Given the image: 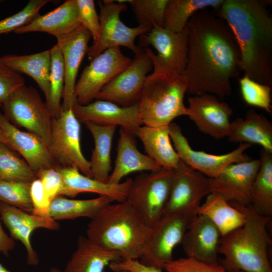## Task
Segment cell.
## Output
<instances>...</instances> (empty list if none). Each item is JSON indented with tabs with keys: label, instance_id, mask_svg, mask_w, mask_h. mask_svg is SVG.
Masks as SVG:
<instances>
[{
	"label": "cell",
	"instance_id": "1",
	"mask_svg": "<svg viewBox=\"0 0 272 272\" xmlns=\"http://www.w3.org/2000/svg\"><path fill=\"white\" fill-rule=\"evenodd\" d=\"M187 62L182 75L190 96L211 94L220 99L230 96L231 79L240 74V52L227 23L202 11L186 25Z\"/></svg>",
	"mask_w": 272,
	"mask_h": 272
},
{
	"label": "cell",
	"instance_id": "2",
	"mask_svg": "<svg viewBox=\"0 0 272 272\" xmlns=\"http://www.w3.org/2000/svg\"><path fill=\"white\" fill-rule=\"evenodd\" d=\"M258 0H224L218 10L239 47L240 69L252 79L272 85V18Z\"/></svg>",
	"mask_w": 272,
	"mask_h": 272
},
{
	"label": "cell",
	"instance_id": "3",
	"mask_svg": "<svg viewBox=\"0 0 272 272\" xmlns=\"http://www.w3.org/2000/svg\"><path fill=\"white\" fill-rule=\"evenodd\" d=\"M125 200L103 208L88 224L87 237L116 253L120 260L138 259L144 252L151 231Z\"/></svg>",
	"mask_w": 272,
	"mask_h": 272
},
{
	"label": "cell",
	"instance_id": "4",
	"mask_svg": "<svg viewBox=\"0 0 272 272\" xmlns=\"http://www.w3.org/2000/svg\"><path fill=\"white\" fill-rule=\"evenodd\" d=\"M229 202L245 215L246 221L221 237L219 253L224 258L220 264L226 271L272 272L268 255L271 240L266 228L271 218L258 214L250 205Z\"/></svg>",
	"mask_w": 272,
	"mask_h": 272
},
{
	"label": "cell",
	"instance_id": "5",
	"mask_svg": "<svg viewBox=\"0 0 272 272\" xmlns=\"http://www.w3.org/2000/svg\"><path fill=\"white\" fill-rule=\"evenodd\" d=\"M187 90L182 75L153 72L148 75L138 102L143 124L168 126L176 117L186 116L184 98Z\"/></svg>",
	"mask_w": 272,
	"mask_h": 272
},
{
	"label": "cell",
	"instance_id": "6",
	"mask_svg": "<svg viewBox=\"0 0 272 272\" xmlns=\"http://www.w3.org/2000/svg\"><path fill=\"white\" fill-rule=\"evenodd\" d=\"M176 170L161 168L142 172L132 182L126 199L150 227L163 217Z\"/></svg>",
	"mask_w": 272,
	"mask_h": 272
},
{
	"label": "cell",
	"instance_id": "7",
	"mask_svg": "<svg viewBox=\"0 0 272 272\" xmlns=\"http://www.w3.org/2000/svg\"><path fill=\"white\" fill-rule=\"evenodd\" d=\"M2 107L4 116L10 122L36 135L49 147L53 117L35 88L25 85L20 87Z\"/></svg>",
	"mask_w": 272,
	"mask_h": 272
},
{
	"label": "cell",
	"instance_id": "8",
	"mask_svg": "<svg viewBox=\"0 0 272 272\" xmlns=\"http://www.w3.org/2000/svg\"><path fill=\"white\" fill-rule=\"evenodd\" d=\"M98 4L100 29L97 38L89 47L87 54L89 59L109 48L120 46L129 49L135 55L143 52L144 49L135 44V39L149 30L140 25L130 27L124 24L120 15L126 10V5L112 0L100 1Z\"/></svg>",
	"mask_w": 272,
	"mask_h": 272
},
{
	"label": "cell",
	"instance_id": "9",
	"mask_svg": "<svg viewBox=\"0 0 272 272\" xmlns=\"http://www.w3.org/2000/svg\"><path fill=\"white\" fill-rule=\"evenodd\" d=\"M196 211L187 210L163 215L151 227L140 261L163 269L173 259L174 249L181 243L190 223L197 215Z\"/></svg>",
	"mask_w": 272,
	"mask_h": 272
},
{
	"label": "cell",
	"instance_id": "10",
	"mask_svg": "<svg viewBox=\"0 0 272 272\" xmlns=\"http://www.w3.org/2000/svg\"><path fill=\"white\" fill-rule=\"evenodd\" d=\"M139 44L144 47L151 45L157 51L156 54L149 47L144 49L151 59L154 73L171 75L183 74L187 62L186 26L179 32L155 26L140 36Z\"/></svg>",
	"mask_w": 272,
	"mask_h": 272
},
{
	"label": "cell",
	"instance_id": "11",
	"mask_svg": "<svg viewBox=\"0 0 272 272\" xmlns=\"http://www.w3.org/2000/svg\"><path fill=\"white\" fill-rule=\"evenodd\" d=\"M81 126L72 108L61 110L53 118L48 149L55 166L75 167L84 175L93 178L89 161L81 147Z\"/></svg>",
	"mask_w": 272,
	"mask_h": 272
},
{
	"label": "cell",
	"instance_id": "12",
	"mask_svg": "<svg viewBox=\"0 0 272 272\" xmlns=\"http://www.w3.org/2000/svg\"><path fill=\"white\" fill-rule=\"evenodd\" d=\"M119 47L109 48L92 60L83 70L74 90L76 102L86 105L131 62Z\"/></svg>",
	"mask_w": 272,
	"mask_h": 272
},
{
	"label": "cell",
	"instance_id": "13",
	"mask_svg": "<svg viewBox=\"0 0 272 272\" xmlns=\"http://www.w3.org/2000/svg\"><path fill=\"white\" fill-rule=\"evenodd\" d=\"M168 128L174 148L180 159L209 178H215L230 164L250 160L244 153L251 147L249 144L240 143L236 149L227 154H212L193 150L177 124L172 122Z\"/></svg>",
	"mask_w": 272,
	"mask_h": 272
},
{
	"label": "cell",
	"instance_id": "14",
	"mask_svg": "<svg viewBox=\"0 0 272 272\" xmlns=\"http://www.w3.org/2000/svg\"><path fill=\"white\" fill-rule=\"evenodd\" d=\"M153 67L144 50L99 92L95 99L106 100L128 107L138 103L148 74Z\"/></svg>",
	"mask_w": 272,
	"mask_h": 272
},
{
	"label": "cell",
	"instance_id": "15",
	"mask_svg": "<svg viewBox=\"0 0 272 272\" xmlns=\"http://www.w3.org/2000/svg\"><path fill=\"white\" fill-rule=\"evenodd\" d=\"M211 193L210 178L181 161L173 179L163 215L196 210L202 198Z\"/></svg>",
	"mask_w": 272,
	"mask_h": 272
},
{
	"label": "cell",
	"instance_id": "16",
	"mask_svg": "<svg viewBox=\"0 0 272 272\" xmlns=\"http://www.w3.org/2000/svg\"><path fill=\"white\" fill-rule=\"evenodd\" d=\"M187 114L198 130L216 139L227 137L233 111L217 96L205 94L187 99Z\"/></svg>",
	"mask_w": 272,
	"mask_h": 272
},
{
	"label": "cell",
	"instance_id": "17",
	"mask_svg": "<svg viewBox=\"0 0 272 272\" xmlns=\"http://www.w3.org/2000/svg\"><path fill=\"white\" fill-rule=\"evenodd\" d=\"M72 109L79 121L101 126L119 125L134 135L143 124L138 103L124 107L110 101L96 99L84 105L76 102Z\"/></svg>",
	"mask_w": 272,
	"mask_h": 272
},
{
	"label": "cell",
	"instance_id": "18",
	"mask_svg": "<svg viewBox=\"0 0 272 272\" xmlns=\"http://www.w3.org/2000/svg\"><path fill=\"white\" fill-rule=\"evenodd\" d=\"M260 163L259 158L228 165L217 177L210 178L211 193L219 194L228 202L250 205L251 188Z\"/></svg>",
	"mask_w": 272,
	"mask_h": 272
},
{
	"label": "cell",
	"instance_id": "19",
	"mask_svg": "<svg viewBox=\"0 0 272 272\" xmlns=\"http://www.w3.org/2000/svg\"><path fill=\"white\" fill-rule=\"evenodd\" d=\"M0 216L11 237L24 245L27 263L33 266L38 265L39 256L31 241L33 232L39 228L58 230L59 224L51 217L36 216L1 201Z\"/></svg>",
	"mask_w": 272,
	"mask_h": 272
},
{
	"label": "cell",
	"instance_id": "20",
	"mask_svg": "<svg viewBox=\"0 0 272 272\" xmlns=\"http://www.w3.org/2000/svg\"><path fill=\"white\" fill-rule=\"evenodd\" d=\"M92 38L90 33L82 25L71 32L56 38L65 68V83L61 110L72 108L76 103L74 90L81 63L88 50Z\"/></svg>",
	"mask_w": 272,
	"mask_h": 272
},
{
	"label": "cell",
	"instance_id": "21",
	"mask_svg": "<svg viewBox=\"0 0 272 272\" xmlns=\"http://www.w3.org/2000/svg\"><path fill=\"white\" fill-rule=\"evenodd\" d=\"M0 128L7 139V146L20 154L36 173L42 169L55 167L45 143L36 135L18 128L1 112Z\"/></svg>",
	"mask_w": 272,
	"mask_h": 272
},
{
	"label": "cell",
	"instance_id": "22",
	"mask_svg": "<svg viewBox=\"0 0 272 272\" xmlns=\"http://www.w3.org/2000/svg\"><path fill=\"white\" fill-rule=\"evenodd\" d=\"M221 235L208 218L197 215L187 230L181 244L187 257L198 261L216 263Z\"/></svg>",
	"mask_w": 272,
	"mask_h": 272
},
{
	"label": "cell",
	"instance_id": "23",
	"mask_svg": "<svg viewBox=\"0 0 272 272\" xmlns=\"http://www.w3.org/2000/svg\"><path fill=\"white\" fill-rule=\"evenodd\" d=\"M62 178L58 195L74 197L85 192H91L112 197L117 202L124 201L132 179L114 184L103 183L82 174L75 167H55Z\"/></svg>",
	"mask_w": 272,
	"mask_h": 272
},
{
	"label": "cell",
	"instance_id": "24",
	"mask_svg": "<svg viewBox=\"0 0 272 272\" xmlns=\"http://www.w3.org/2000/svg\"><path fill=\"white\" fill-rule=\"evenodd\" d=\"M133 134L121 128L114 167L108 181L118 184L127 175L137 171H156L161 168L151 157L139 151Z\"/></svg>",
	"mask_w": 272,
	"mask_h": 272
},
{
	"label": "cell",
	"instance_id": "25",
	"mask_svg": "<svg viewBox=\"0 0 272 272\" xmlns=\"http://www.w3.org/2000/svg\"><path fill=\"white\" fill-rule=\"evenodd\" d=\"M81 25L76 0H67L52 11L40 15L29 24L14 32L17 34L45 32L57 38L71 32Z\"/></svg>",
	"mask_w": 272,
	"mask_h": 272
},
{
	"label": "cell",
	"instance_id": "26",
	"mask_svg": "<svg viewBox=\"0 0 272 272\" xmlns=\"http://www.w3.org/2000/svg\"><path fill=\"white\" fill-rule=\"evenodd\" d=\"M227 137L230 142L258 145L272 153V124L254 109L249 110L244 118L230 122Z\"/></svg>",
	"mask_w": 272,
	"mask_h": 272
},
{
	"label": "cell",
	"instance_id": "27",
	"mask_svg": "<svg viewBox=\"0 0 272 272\" xmlns=\"http://www.w3.org/2000/svg\"><path fill=\"white\" fill-rule=\"evenodd\" d=\"M135 135L142 141L145 150L161 168L177 170L181 160L172 146L168 126H141Z\"/></svg>",
	"mask_w": 272,
	"mask_h": 272
},
{
	"label": "cell",
	"instance_id": "28",
	"mask_svg": "<svg viewBox=\"0 0 272 272\" xmlns=\"http://www.w3.org/2000/svg\"><path fill=\"white\" fill-rule=\"evenodd\" d=\"M1 61L14 72L31 77L43 92L46 103L50 94V49L29 55L8 54Z\"/></svg>",
	"mask_w": 272,
	"mask_h": 272
},
{
	"label": "cell",
	"instance_id": "29",
	"mask_svg": "<svg viewBox=\"0 0 272 272\" xmlns=\"http://www.w3.org/2000/svg\"><path fill=\"white\" fill-rule=\"evenodd\" d=\"M116 253L94 243L87 237H78L77 246L64 268V272H104L115 261Z\"/></svg>",
	"mask_w": 272,
	"mask_h": 272
},
{
	"label": "cell",
	"instance_id": "30",
	"mask_svg": "<svg viewBox=\"0 0 272 272\" xmlns=\"http://www.w3.org/2000/svg\"><path fill=\"white\" fill-rule=\"evenodd\" d=\"M197 215L210 219L223 237L241 227L246 221L245 215L236 209L221 195L212 192L207 196L205 202L196 211Z\"/></svg>",
	"mask_w": 272,
	"mask_h": 272
},
{
	"label": "cell",
	"instance_id": "31",
	"mask_svg": "<svg viewBox=\"0 0 272 272\" xmlns=\"http://www.w3.org/2000/svg\"><path fill=\"white\" fill-rule=\"evenodd\" d=\"M85 124L94 141V148L89 161L93 178L108 183L112 169L110 156L112 140L117 126H101L91 122Z\"/></svg>",
	"mask_w": 272,
	"mask_h": 272
},
{
	"label": "cell",
	"instance_id": "32",
	"mask_svg": "<svg viewBox=\"0 0 272 272\" xmlns=\"http://www.w3.org/2000/svg\"><path fill=\"white\" fill-rule=\"evenodd\" d=\"M114 201L106 195L88 199H70L58 195L51 201L49 216L56 221L82 217L91 219L103 208Z\"/></svg>",
	"mask_w": 272,
	"mask_h": 272
},
{
	"label": "cell",
	"instance_id": "33",
	"mask_svg": "<svg viewBox=\"0 0 272 272\" xmlns=\"http://www.w3.org/2000/svg\"><path fill=\"white\" fill-rule=\"evenodd\" d=\"M260 166L252 183L250 205L258 214L272 216V153L260 151Z\"/></svg>",
	"mask_w": 272,
	"mask_h": 272
},
{
	"label": "cell",
	"instance_id": "34",
	"mask_svg": "<svg viewBox=\"0 0 272 272\" xmlns=\"http://www.w3.org/2000/svg\"><path fill=\"white\" fill-rule=\"evenodd\" d=\"M224 0H168L165 7L163 27L179 32L184 29L190 18L207 8L219 9Z\"/></svg>",
	"mask_w": 272,
	"mask_h": 272
},
{
	"label": "cell",
	"instance_id": "35",
	"mask_svg": "<svg viewBox=\"0 0 272 272\" xmlns=\"http://www.w3.org/2000/svg\"><path fill=\"white\" fill-rule=\"evenodd\" d=\"M36 173L7 145L0 143V181L31 183Z\"/></svg>",
	"mask_w": 272,
	"mask_h": 272
},
{
	"label": "cell",
	"instance_id": "36",
	"mask_svg": "<svg viewBox=\"0 0 272 272\" xmlns=\"http://www.w3.org/2000/svg\"><path fill=\"white\" fill-rule=\"evenodd\" d=\"M51 65L50 74V94L46 103L53 118L58 117L61 111L65 83V68L61 52L55 44L50 49Z\"/></svg>",
	"mask_w": 272,
	"mask_h": 272
},
{
	"label": "cell",
	"instance_id": "37",
	"mask_svg": "<svg viewBox=\"0 0 272 272\" xmlns=\"http://www.w3.org/2000/svg\"><path fill=\"white\" fill-rule=\"evenodd\" d=\"M168 0H126L132 9L139 25L149 30L163 27V17Z\"/></svg>",
	"mask_w": 272,
	"mask_h": 272
},
{
	"label": "cell",
	"instance_id": "38",
	"mask_svg": "<svg viewBox=\"0 0 272 272\" xmlns=\"http://www.w3.org/2000/svg\"><path fill=\"white\" fill-rule=\"evenodd\" d=\"M238 81L241 96L245 103L271 114V86L258 82L246 75Z\"/></svg>",
	"mask_w": 272,
	"mask_h": 272
},
{
	"label": "cell",
	"instance_id": "39",
	"mask_svg": "<svg viewBox=\"0 0 272 272\" xmlns=\"http://www.w3.org/2000/svg\"><path fill=\"white\" fill-rule=\"evenodd\" d=\"M31 183L0 181V201L31 213Z\"/></svg>",
	"mask_w": 272,
	"mask_h": 272
},
{
	"label": "cell",
	"instance_id": "40",
	"mask_svg": "<svg viewBox=\"0 0 272 272\" xmlns=\"http://www.w3.org/2000/svg\"><path fill=\"white\" fill-rule=\"evenodd\" d=\"M50 0H30L19 12L0 20V35L14 32L40 15V10Z\"/></svg>",
	"mask_w": 272,
	"mask_h": 272
},
{
	"label": "cell",
	"instance_id": "41",
	"mask_svg": "<svg viewBox=\"0 0 272 272\" xmlns=\"http://www.w3.org/2000/svg\"><path fill=\"white\" fill-rule=\"evenodd\" d=\"M163 269L167 272H226L219 262L209 263L188 257L173 259Z\"/></svg>",
	"mask_w": 272,
	"mask_h": 272
},
{
	"label": "cell",
	"instance_id": "42",
	"mask_svg": "<svg viewBox=\"0 0 272 272\" xmlns=\"http://www.w3.org/2000/svg\"><path fill=\"white\" fill-rule=\"evenodd\" d=\"M79 20L81 24L91 34L93 41L98 36L100 19L93 0H76Z\"/></svg>",
	"mask_w": 272,
	"mask_h": 272
},
{
	"label": "cell",
	"instance_id": "43",
	"mask_svg": "<svg viewBox=\"0 0 272 272\" xmlns=\"http://www.w3.org/2000/svg\"><path fill=\"white\" fill-rule=\"evenodd\" d=\"M24 85V78L0 60V104H3L15 90Z\"/></svg>",
	"mask_w": 272,
	"mask_h": 272
},
{
	"label": "cell",
	"instance_id": "44",
	"mask_svg": "<svg viewBox=\"0 0 272 272\" xmlns=\"http://www.w3.org/2000/svg\"><path fill=\"white\" fill-rule=\"evenodd\" d=\"M36 174L37 178L41 181L46 195L50 201L58 196L62 178L55 167L42 169Z\"/></svg>",
	"mask_w": 272,
	"mask_h": 272
},
{
	"label": "cell",
	"instance_id": "45",
	"mask_svg": "<svg viewBox=\"0 0 272 272\" xmlns=\"http://www.w3.org/2000/svg\"><path fill=\"white\" fill-rule=\"evenodd\" d=\"M30 196L33 206L31 213L38 216L50 217L51 201L46 196L42 183L38 178L31 183Z\"/></svg>",
	"mask_w": 272,
	"mask_h": 272
},
{
	"label": "cell",
	"instance_id": "46",
	"mask_svg": "<svg viewBox=\"0 0 272 272\" xmlns=\"http://www.w3.org/2000/svg\"><path fill=\"white\" fill-rule=\"evenodd\" d=\"M109 267L112 271L121 270L128 272H163L162 269L144 264L138 259L115 261L111 262Z\"/></svg>",
	"mask_w": 272,
	"mask_h": 272
},
{
	"label": "cell",
	"instance_id": "47",
	"mask_svg": "<svg viewBox=\"0 0 272 272\" xmlns=\"http://www.w3.org/2000/svg\"><path fill=\"white\" fill-rule=\"evenodd\" d=\"M15 245L14 240L5 232L0 221V254L8 256Z\"/></svg>",
	"mask_w": 272,
	"mask_h": 272
},
{
	"label": "cell",
	"instance_id": "48",
	"mask_svg": "<svg viewBox=\"0 0 272 272\" xmlns=\"http://www.w3.org/2000/svg\"><path fill=\"white\" fill-rule=\"evenodd\" d=\"M0 143L4 144L7 145L8 144V142L5 136V134L1 128H0Z\"/></svg>",
	"mask_w": 272,
	"mask_h": 272
},
{
	"label": "cell",
	"instance_id": "49",
	"mask_svg": "<svg viewBox=\"0 0 272 272\" xmlns=\"http://www.w3.org/2000/svg\"><path fill=\"white\" fill-rule=\"evenodd\" d=\"M0 272H11L0 263Z\"/></svg>",
	"mask_w": 272,
	"mask_h": 272
},
{
	"label": "cell",
	"instance_id": "50",
	"mask_svg": "<svg viewBox=\"0 0 272 272\" xmlns=\"http://www.w3.org/2000/svg\"><path fill=\"white\" fill-rule=\"evenodd\" d=\"M49 272H61V271L56 267H52L49 269Z\"/></svg>",
	"mask_w": 272,
	"mask_h": 272
},
{
	"label": "cell",
	"instance_id": "51",
	"mask_svg": "<svg viewBox=\"0 0 272 272\" xmlns=\"http://www.w3.org/2000/svg\"><path fill=\"white\" fill-rule=\"evenodd\" d=\"M226 272H244L242 270H233V271H226Z\"/></svg>",
	"mask_w": 272,
	"mask_h": 272
},
{
	"label": "cell",
	"instance_id": "52",
	"mask_svg": "<svg viewBox=\"0 0 272 272\" xmlns=\"http://www.w3.org/2000/svg\"><path fill=\"white\" fill-rule=\"evenodd\" d=\"M112 272H128V271H112Z\"/></svg>",
	"mask_w": 272,
	"mask_h": 272
},
{
	"label": "cell",
	"instance_id": "53",
	"mask_svg": "<svg viewBox=\"0 0 272 272\" xmlns=\"http://www.w3.org/2000/svg\"><path fill=\"white\" fill-rule=\"evenodd\" d=\"M3 2H4V1H2V0H0V4L2 3Z\"/></svg>",
	"mask_w": 272,
	"mask_h": 272
},
{
	"label": "cell",
	"instance_id": "54",
	"mask_svg": "<svg viewBox=\"0 0 272 272\" xmlns=\"http://www.w3.org/2000/svg\"><path fill=\"white\" fill-rule=\"evenodd\" d=\"M2 104H0V107H2Z\"/></svg>",
	"mask_w": 272,
	"mask_h": 272
}]
</instances>
